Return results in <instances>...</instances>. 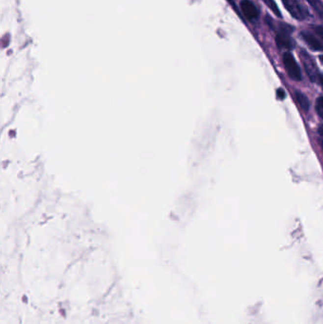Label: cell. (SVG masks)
Listing matches in <instances>:
<instances>
[{
	"label": "cell",
	"instance_id": "obj_1",
	"mask_svg": "<svg viewBox=\"0 0 323 324\" xmlns=\"http://www.w3.org/2000/svg\"><path fill=\"white\" fill-rule=\"evenodd\" d=\"M293 32V27L288 24L282 23L279 25L278 32L276 35V44L279 49L291 50L293 48V40L291 34Z\"/></svg>",
	"mask_w": 323,
	"mask_h": 324
},
{
	"label": "cell",
	"instance_id": "obj_2",
	"mask_svg": "<svg viewBox=\"0 0 323 324\" xmlns=\"http://www.w3.org/2000/svg\"><path fill=\"white\" fill-rule=\"evenodd\" d=\"M283 65L289 77L294 81L301 80V71L295 57L290 53H285L283 56Z\"/></svg>",
	"mask_w": 323,
	"mask_h": 324
},
{
	"label": "cell",
	"instance_id": "obj_3",
	"mask_svg": "<svg viewBox=\"0 0 323 324\" xmlns=\"http://www.w3.org/2000/svg\"><path fill=\"white\" fill-rule=\"evenodd\" d=\"M283 4L286 10L296 20H304L308 17V11L297 0H285Z\"/></svg>",
	"mask_w": 323,
	"mask_h": 324
},
{
	"label": "cell",
	"instance_id": "obj_4",
	"mask_svg": "<svg viewBox=\"0 0 323 324\" xmlns=\"http://www.w3.org/2000/svg\"><path fill=\"white\" fill-rule=\"evenodd\" d=\"M300 56H301V60H302L303 66L305 68V70H306V72H307L311 81L317 80L320 73L318 71L317 66H316L314 60L312 59V57L305 51H301Z\"/></svg>",
	"mask_w": 323,
	"mask_h": 324
},
{
	"label": "cell",
	"instance_id": "obj_5",
	"mask_svg": "<svg viewBox=\"0 0 323 324\" xmlns=\"http://www.w3.org/2000/svg\"><path fill=\"white\" fill-rule=\"evenodd\" d=\"M240 7L242 14L249 21H254L259 17V11L255 5L250 0H242L240 2Z\"/></svg>",
	"mask_w": 323,
	"mask_h": 324
},
{
	"label": "cell",
	"instance_id": "obj_6",
	"mask_svg": "<svg viewBox=\"0 0 323 324\" xmlns=\"http://www.w3.org/2000/svg\"><path fill=\"white\" fill-rule=\"evenodd\" d=\"M300 35L303 41L309 46L310 49H312L313 51H316V52H323V43L319 40L314 34L310 33L308 31H302L300 33Z\"/></svg>",
	"mask_w": 323,
	"mask_h": 324
},
{
	"label": "cell",
	"instance_id": "obj_7",
	"mask_svg": "<svg viewBox=\"0 0 323 324\" xmlns=\"http://www.w3.org/2000/svg\"><path fill=\"white\" fill-rule=\"evenodd\" d=\"M295 97H296V102L300 108L304 111H308L310 108V102L308 98L303 93H301L300 91H296Z\"/></svg>",
	"mask_w": 323,
	"mask_h": 324
},
{
	"label": "cell",
	"instance_id": "obj_8",
	"mask_svg": "<svg viewBox=\"0 0 323 324\" xmlns=\"http://www.w3.org/2000/svg\"><path fill=\"white\" fill-rule=\"evenodd\" d=\"M307 3H309L310 6L313 8V10L319 14L321 18H323V4L321 0H306Z\"/></svg>",
	"mask_w": 323,
	"mask_h": 324
},
{
	"label": "cell",
	"instance_id": "obj_9",
	"mask_svg": "<svg viewBox=\"0 0 323 324\" xmlns=\"http://www.w3.org/2000/svg\"><path fill=\"white\" fill-rule=\"evenodd\" d=\"M264 2H265V4L269 8L270 10L274 13V14H276L278 17H282V14H281V11H280V9L278 8V6H277V4H276V2L274 1V0H263Z\"/></svg>",
	"mask_w": 323,
	"mask_h": 324
},
{
	"label": "cell",
	"instance_id": "obj_10",
	"mask_svg": "<svg viewBox=\"0 0 323 324\" xmlns=\"http://www.w3.org/2000/svg\"><path fill=\"white\" fill-rule=\"evenodd\" d=\"M316 111L320 118L323 120V96H321L316 101Z\"/></svg>",
	"mask_w": 323,
	"mask_h": 324
},
{
	"label": "cell",
	"instance_id": "obj_11",
	"mask_svg": "<svg viewBox=\"0 0 323 324\" xmlns=\"http://www.w3.org/2000/svg\"><path fill=\"white\" fill-rule=\"evenodd\" d=\"M312 27L314 28V31L323 39V26H313Z\"/></svg>",
	"mask_w": 323,
	"mask_h": 324
},
{
	"label": "cell",
	"instance_id": "obj_12",
	"mask_svg": "<svg viewBox=\"0 0 323 324\" xmlns=\"http://www.w3.org/2000/svg\"><path fill=\"white\" fill-rule=\"evenodd\" d=\"M277 98L279 100H283L285 98V92L283 88H278L277 89Z\"/></svg>",
	"mask_w": 323,
	"mask_h": 324
},
{
	"label": "cell",
	"instance_id": "obj_13",
	"mask_svg": "<svg viewBox=\"0 0 323 324\" xmlns=\"http://www.w3.org/2000/svg\"><path fill=\"white\" fill-rule=\"evenodd\" d=\"M318 80H319V81H320V83H321V85H322V87L323 88V74H319V77H318Z\"/></svg>",
	"mask_w": 323,
	"mask_h": 324
},
{
	"label": "cell",
	"instance_id": "obj_14",
	"mask_svg": "<svg viewBox=\"0 0 323 324\" xmlns=\"http://www.w3.org/2000/svg\"><path fill=\"white\" fill-rule=\"evenodd\" d=\"M318 132H319V134H320V135L322 136L323 138V124H322L320 127H319V130H318Z\"/></svg>",
	"mask_w": 323,
	"mask_h": 324
},
{
	"label": "cell",
	"instance_id": "obj_15",
	"mask_svg": "<svg viewBox=\"0 0 323 324\" xmlns=\"http://www.w3.org/2000/svg\"><path fill=\"white\" fill-rule=\"evenodd\" d=\"M320 59H321V61H322V63L323 64V56H320Z\"/></svg>",
	"mask_w": 323,
	"mask_h": 324
},
{
	"label": "cell",
	"instance_id": "obj_16",
	"mask_svg": "<svg viewBox=\"0 0 323 324\" xmlns=\"http://www.w3.org/2000/svg\"><path fill=\"white\" fill-rule=\"evenodd\" d=\"M322 145H323V144H322Z\"/></svg>",
	"mask_w": 323,
	"mask_h": 324
}]
</instances>
